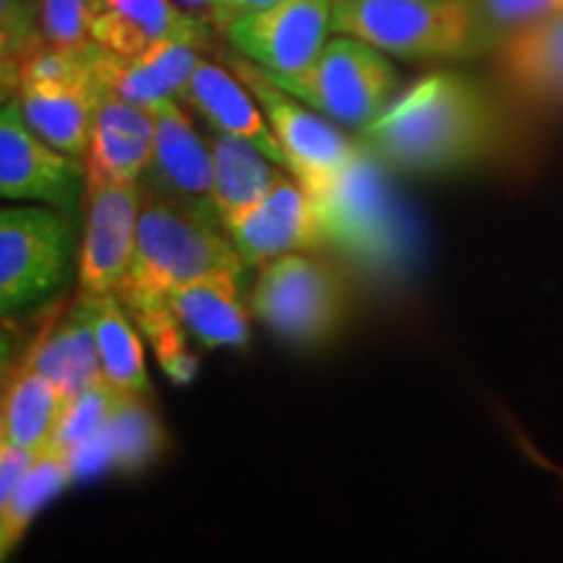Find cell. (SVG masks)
<instances>
[{
  "instance_id": "obj_14",
  "label": "cell",
  "mask_w": 563,
  "mask_h": 563,
  "mask_svg": "<svg viewBox=\"0 0 563 563\" xmlns=\"http://www.w3.org/2000/svg\"><path fill=\"white\" fill-rule=\"evenodd\" d=\"M378 165L382 162L363 146L361 157L332 191L313 199L327 241H336L363 253L373 245H386L394 209Z\"/></svg>"
},
{
  "instance_id": "obj_18",
  "label": "cell",
  "mask_w": 563,
  "mask_h": 563,
  "mask_svg": "<svg viewBox=\"0 0 563 563\" xmlns=\"http://www.w3.org/2000/svg\"><path fill=\"white\" fill-rule=\"evenodd\" d=\"M241 277L235 272H217L188 282L167 300L183 332L203 347H249L251 308L243 300Z\"/></svg>"
},
{
  "instance_id": "obj_28",
  "label": "cell",
  "mask_w": 563,
  "mask_h": 563,
  "mask_svg": "<svg viewBox=\"0 0 563 563\" xmlns=\"http://www.w3.org/2000/svg\"><path fill=\"white\" fill-rule=\"evenodd\" d=\"M121 399L123 391H118L115 386L104 382V378L100 384L89 386V389L81 391L74 402H68L51 446H58L70 456L81 452V449H87L89 443L100 439L104 426H108L112 418V412H115V407L121 405Z\"/></svg>"
},
{
  "instance_id": "obj_19",
  "label": "cell",
  "mask_w": 563,
  "mask_h": 563,
  "mask_svg": "<svg viewBox=\"0 0 563 563\" xmlns=\"http://www.w3.org/2000/svg\"><path fill=\"white\" fill-rule=\"evenodd\" d=\"M26 363L53 386H58L63 397L74 402L81 391L102 382V361L95 334V308L89 298L76 300L74 311L55 327L30 352Z\"/></svg>"
},
{
  "instance_id": "obj_17",
  "label": "cell",
  "mask_w": 563,
  "mask_h": 563,
  "mask_svg": "<svg viewBox=\"0 0 563 563\" xmlns=\"http://www.w3.org/2000/svg\"><path fill=\"white\" fill-rule=\"evenodd\" d=\"M180 102L199 112L203 121L211 125V131L251 141L279 167H287L285 152H282L277 136H274L269 121H266L262 104L256 102L251 89L230 68L201 58L186 89H183Z\"/></svg>"
},
{
  "instance_id": "obj_9",
  "label": "cell",
  "mask_w": 563,
  "mask_h": 563,
  "mask_svg": "<svg viewBox=\"0 0 563 563\" xmlns=\"http://www.w3.org/2000/svg\"><path fill=\"white\" fill-rule=\"evenodd\" d=\"M144 194L139 183H89L76 269L81 298L121 295L136 253Z\"/></svg>"
},
{
  "instance_id": "obj_15",
  "label": "cell",
  "mask_w": 563,
  "mask_h": 563,
  "mask_svg": "<svg viewBox=\"0 0 563 563\" xmlns=\"http://www.w3.org/2000/svg\"><path fill=\"white\" fill-rule=\"evenodd\" d=\"M152 152V108H141L102 91L87 152L89 183H139L150 170Z\"/></svg>"
},
{
  "instance_id": "obj_12",
  "label": "cell",
  "mask_w": 563,
  "mask_h": 563,
  "mask_svg": "<svg viewBox=\"0 0 563 563\" xmlns=\"http://www.w3.org/2000/svg\"><path fill=\"white\" fill-rule=\"evenodd\" d=\"M224 230L245 266H264L287 253L311 251L327 243L319 207L306 188L290 178L282 180L262 203Z\"/></svg>"
},
{
  "instance_id": "obj_29",
  "label": "cell",
  "mask_w": 563,
  "mask_h": 563,
  "mask_svg": "<svg viewBox=\"0 0 563 563\" xmlns=\"http://www.w3.org/2000/svg\"><path fill=\"white\" fill-rule=\"evenodd\" d=\"M97 13L100 0H40V30L51 45L87 47Z\"/></svg>"
},
{
  "instance_id": "obj_25",
  "label": "cell",
  "mask_w": 563,
  "mask_h": 563,
  "mask_svg": "<svg viewBox=\"0 0 563 563\" xmlns=\"http://www.w3.org/2000/svg\"><path fill=\"white\" fill-rule=\"evenodd\" d=\"M95 308V334L100 347L104 382L118 391L133 397H150L152 384L146 373L144 344L129 319V311L115 295L110 298H89Z\"/></svg>"
},
{
  "instance_id": "obj_26",
  "label": "cell",
  "mask_w": 563,
  "mask_h": 563,
  "mask_svg": "<svg viewBox=\"0 0 563 563\" xmlns=\"http://www.w3.org/2000/svg\"><path fill=\"white\" fill-rule=\"evenodd\" d=\"M95 443H102L104 456L118 467H139L157 452L159 426L141 402V397L123 394L121 405L115 407L110 422Z\"/></svg>"
},
{
  "instance_id": "obj_6",
  "label": "cell",
  "mask_w": 563,
  "mask_h": 563,
  "mask_svg": "<svg viewBox=\"0 0 563 563\" xmlns=\"http://www.w3.org/2000/svg\"><path fill=\"white\" fill-rule=\"evenodd\" d=\"M269 76L329 121L357 131L368 129L389 108V97L397 87V70L386 53L350 34L329 40L319 58L300 74Z\"/></svg>"
},
{
  "instance_id": "obj_23",
  "label": "cell",
  "mask_w": 563,
  "mask_h": 563,
  "mask_svg": "<svg viewBox=\"0 0 563 563\" xmlns=\"http://www.w3.org/2000/svg\"><path fill=\"white\" fill-rule=\"evenodd\" d=\"M68 399L58 386L40 376L30 363H24L11 376L3 394L0 412V443L13 449L40 454L51 446L58 431Z\"/></svg>"
},
{
  "instance_id": "obj_30",
  "label": "cell",
  "mask_w": 563,
  "mask_h": 563,
  "mask_svg": "<svg viewBox=\"0 0 563 563\" xmlns=\"http://www.w3.org/2000/svg\"><path fill=\"white\" fill-rule=\"evenodd\" d=\"M3 9V89L13 91L16 87L19 63L30 55L34 47L45 42V34L37 30L34 21L32 0H0Z\"/></svg>"
},
{
  "instance_id": "obj_7",
  "label": "cell",
  "mask_w": 563,
  "mask_h": 563,
  "mask_svg": "<svg viewBox=\"0 0 563 563\" xmlns=\"http://www.w3.org/2000/svg\"><path fill=\"white\" fill-rule=\"evenodd\" d=\"M347 292L334 266L306 251L264 264L249 292L253 319L282 340L321 344L342 327Z\"/></svg>"
},
{
  "instance_id": "obj_4",
  "label": "cell",
  "mask_w": 563,
  "mask_h": 563,
  "mask_svg": "<svg viewBox=\"0 0 563 563\" xmlns=\"http://www.w3.org/2000/svg\"><path fill=\"white\" fill-rule=\"evenodd\" d=\"M79 238L58 209L5 207L0 211V311L5 319L51 302L79 269Z\"/></svg>"
},
{
  "instance_id": "obj_24",
  "label": "cell",
  "mask_w": 563,
  "mask_h": 563,
  "mask_svg": "<svg viewBox=\"0 0 563 563\" xmlns=\"http://www.w3.org/2000/svg\"><path fill=\"white\" fill-rule=\"evenodd\" d=\"M76 464L74 456L58 446H47L45 452L34 456V462L21 477L16 490L11 493L9 501L0 504V555L9 561L16 551L26 530H30L37 514L53 501L63 488L74 481Z\"/></svg>"
},
{
  "instance_id": "obj_27",
  "label": "cell",
  "mask_w": 563,
  "mask_h": 563,
  "mask_svg": "<svg viewBox=\"0 0 563 563\" xmlns=\"http://www.w3.org/2000/svg\"><path fill=\"white\" fill-rule=\"evenodd\" d=\"M475 21V53L504 45L511 34L563 11V0H470Z\"/></svg>"
},
{
  "instance_id": "obj_16",
  "label": "cell",
  "mask_w": 563,
  "mask_h": 563,
  "mask_svg": "<svg viewBox=\"0 0 563 563\" xmlns=\"http://www.w3.org/2000/svg\"><path fill=\"white\" fill-rule=\"evenodd\" d=\"M100 97L102 91L91 68L68 79L21 84L16 89V100L30 129L55 150L79 159H87Z\"/></svg>"
},
{
  "instance_id": "obj_1",
  "label": "cell",
  "mask_w": 563,
  "mask_h": 563,
  "mask_svg": "<svg viewBox=\"0 0 563 563\" xmlns=\"http://www.w3.org/2000/svg\"><path fill=\"white\" fill-rule=\"evenodd\" d=\"M504 141L488 91L462 74L422 76L363 129V146L407 175H446L483 165Z\"/></svg>"
},
{
  "instance_id": "obj_31",
  "label": "cell",
  "mask_w": 563,
  "mask_h": 563,
  "mask_svg": "<svg viewBox=\"0 0 563 563\" xmlns=\"http://www.w3.org/2000/svg\"><path fill=\"white\" fill-rule=\"evenodd\" d=\"M274 3H277V0H211L209 11H211V21H214L220 30H230L235 21L251 16V13L269 9Z\"/></svg>"
},
{
  "instance_id": "obj_2",
  "label": "cell",
  "mask_w": 563,
  "mask_h": 563,
  "mask_svg": "<svg viewBox=\"0 0 563 563\" xmlns=\"http://www.w3.org/2000/svg\"><path fill=\"white\" fill-rule=\"evenodd\" d=\"M245 269L249 266L230 241L217 207L146 191L136 253L118 300L125 311L141 316L167 306L170 295L188 282L217 272L243 274Z\"/></svg>"
},
{
  "instance_id": "obj_10",
  "label": "cell",
  "mask_w": 563,
  "mask_h": 563,
  "mask_svg": "<svg viewBox=\"0 0 563 563\" xmlns=\"http://www.w3.org/2000/svg\"><path fill=\"white\" fill-rule=\"evenodd\" d=\"M334 0H277L224 30L243 58L274 76H292L319 58L332 32Z\"/></svg>"
},
{
  "instance_id": "obj_22",
  "label": "cell",
  "mask_w": 563,
  "mask_h": 563,
  "mask_svg": "<svg viewBox=\"0 0 563 563\" xmlns=\"http://www.w3.org/2000/svg\"><path fill=\"white\" fill-rule=\"evenodd\" d=\"M196 24L173 0H100L91 42L118 55H141Z\"/></svg>"
},
{
  "instance_id": "obj_3",
  "label": "cell",
  "mask_w": 563,
  "mask_h": 563,
  "mask_svg": "<svg viewBox=\"0 0 563 563\" xmlns=\"http://www.w3.org/2000/svg\"><path fill=\"white\" fill-rule=\"evenodd\" d=\"M332 32L405 60L475 55L470 0H334Z\"/></svg>"
},
{
  "instance_id": "obj_21",
  "label": "cell",
  "mask_w": 563,
  "mask_h": 563,
  "mask_svg": "<svg viewBox=\"0 0 563 563\" xmlns=\"http://www.w3.org/2000/svg\"><path fill=\"white\" fill-rule=\"evenodd\" d=\"M509 89L534 102L563 100V11L525 26L501 45Z\"/></svg>"
},
{
  "instance_id": "obj_5",
  "label": "cell",
  "mask_w": 563,
  "mask_h": 563,
  "mask_svg": "<svg viewBox=\"0 0 563 563\" xmlns=\"http://www.w3.org/2000/svg\"><path fill=\"white\" fill-rule=\"evenodd\" d=\"M228 68L262 104L266 121L285 152L287 170L306 188V194L311 199H321L332 191L361 157L363 144H355L332 121L306 108V102L274 84L258 63L230 55Z\"/></svg>"
},
{
  "instance_id": "obj_8",
  "label": "cell",
  "mask_w": 563,
  "mask_h": 563,
  "mask_svg": "<svg viewBox=\"0 0 563 563\" xmlns=\"http://www.w3.org/2000/svg\"><path fill=\"white\" fill-rule=\"evenodd\" d=\"M89 173L79 157L55 150L26 123L16 97L0 112V196L74 214L87 201Z\"/></svg>"
},
{
  "instance_id": "obj_13",
  "label": "cell",
  "mask_w": 563,
  "mask_h": 563,
  "mask_svg": "<svg viewBox=\"0 0 563 563\" xmlns=\"http://www.w3.org/2000/svg\"><path fill=\"white\" fill-rule=\"evenodd\" d=\"M154 112V152L150 170V191L167 199L211 203L214 194V159L209 141L194 129V118L183 108L180 100H162Z\"/></svg>"
},
{
  "instance_id": "obj_20",
  "label": "cell",
  "mask_w": 563,
  "mask_h": 563,
  "mask_svg": "<svg viewBox=\"0 0 563 563\" xmlns=\"http://www.w3.org/2000/svg\"><path fill=\"white\" fill-rule=\"evenodd\" d=\"M209 141L211 159H214V201L222 224L241 220L243 214L262 203L282 180L287 178L279 165L253 146L251 141L214 131Z\"/></svg>"
},
{
  "instance_id": "obj_32",
  "label": "cell",
  "mask_w": 563,
  "mask_h": 563,
  "mask_svg": "<svg viewBox=\"0 0 563 563\" xmlns=\"http://www.w3.org/2000/svg\"><path fill=\"white\" fill-rule=\"evenodd\" d=\"M180 3H186V5H194V9H209V5H211V0H180Z\"/></svg>"
},
{
  "instance_id": "obj_11",
  "label": "cell",
  "mask_w": 563,
  "mask_h": 563,
  "mask_svg": "<svg viewBox=\"0 0 563 563\" xmlns=\"http://www.w3.org/2000/svg\"><path fill=\"white\" fill-rule=\"evenodd\" d=\"M201 24L159 42L141 55H118L91 45V74L100 91L125 102L154 108L162 100H180L183 89L201 63Z\"/></svg>"
}]
</instances>
